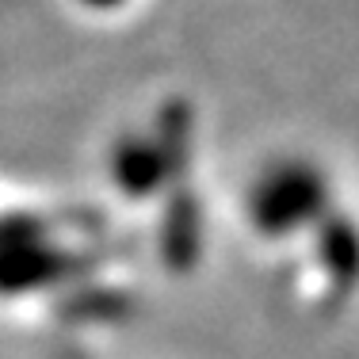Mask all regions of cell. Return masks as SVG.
Segmentation results:
<instances>
[{
  "label": "cell",
  "mask_w": 359,
  "mask_h": 359,
  "mask_svg": "<svg viewBox=\"0 0 359 359\" xmlns=\"http://www.w3.org/2000/svg\"><path fill=\"white\" fill-rule=\"evenodd\" d=\"M149 298V271L88 191L0 172V321L92 355L138 329Z\"/></svg>",
  "instance_id": "1"
},
{
  "label": "cell",
  "mask_w": 359,
  "mask_h": 359,
  "mask_svg": "<svg viewBox=\"0 0 359 359\" xmlns=\"http://www.w3.org/2000/svg\"><path fill=\"white\" fill-rule=\"evenodd\" d=\"M84 191L134 245L153 287L199 279L226 237L210 123L184 88L142 92L107 118Z\"/></svg>",
  "instance_id": "2"
},
{
  "label": "cell",
  "mask_w": 359,
  "mask_h": 359,
  "mask_svg": "<svg viewBox=\"0 0 359 359\" xmlns=\"http://www.w3.org/2000/svg\"><path fill=\"white\" fill-rule=\"evenodd\" d=\"M226 237L294 321L337 325L359 310V180L325 145L256 153L226 184Z\"/></svg>",
  "instance_id": "3"
},
{
  "label": "cell",
  "mask_w": 359,
  "mask_h": 359,
  "mask_svg": "<svg viewBox=\"0 0 359 359\" xmlns=\"http://www.w3.org/2000/svg\"><path fill=\"white\" fill-rule=\"evenodd\" d=\"M153 0H65V8L84 23H100V27H118L142 15Z\"/></svg>",
  "instance_id": "4"
}]
</instances>
